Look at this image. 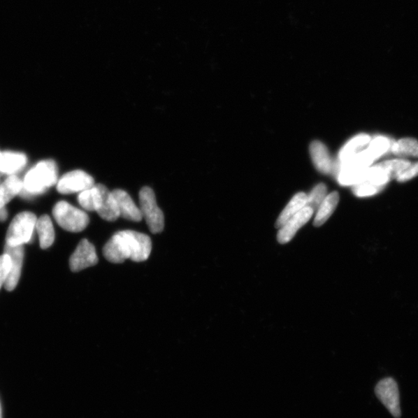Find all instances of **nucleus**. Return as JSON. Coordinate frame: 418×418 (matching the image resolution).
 Masks as SVG:
<instances>
[{
  "mask_svg": "<svg viewBox=\"0 0 418 418\" xmlns=\"http://www.w3.org/2000/svg\"><path fill=\"white\" fill-rule=\"evenodd\" d=\"M152 250L150 238L141 233L124 230L115 233L106 243L103 255L108 261L122 264L127 259L143 262L149 258Z\"/></svg>",
  "mask_w": 418,
  "mask_h": 418,
  "instance_id": "f257e3e1",
  "label": "nucleus"
},
{
  "mask_svg": "<svg viewBox=\"0 0 418 418\" xmlns=\"http://www.w3.org/2000/svg\"><path fill=\"white\" fill-rule=\"evenodd\" d=\"M78 200L85 210L96 212L104 220L114 222L120 217L113 192L102 184L79 193Z\"/></svg>",
  "mask_w": 418,
  "mask_h": 418,
  "instance_id": "f03ea898",
  "label": "nucleus"
},
{
  "mask_svg": "<svg viewBox=\"0 0 418 418\" xmlns=\"http://www.w3.org/2000/svg\"><path fill=\"white\" fill-rule=\"evenodd\" d=\"M57 183V168L53 161L38 163L27 172L23 189L30 194H38L45 192L49 187Z\"/></svg>",
  "mask_w": 418,
  "mask_h": 418,
  "instance_id": "7ed1b4c3",
  "label": "nucleus"
},
{
  "mask_svg": "<svg viewBox=\"0 0 418 418\" xmlns=\"http://www.w3.org/2000/svg\"><path fill=\"white\" fill-rule=\"evenodd\" d=\"M37 222V216L30 212H24L16 215L7 231L6 245L9 247H18L31 243Z\"/></svg>",
  "mask_w": 418,
  "mask_h": 418,
  "instance_id": "20e7f679",
  "label": "nucleus"
},
{
  "mask_svg": "<svg viewBox=\"0 0 418 418\" xmlns=\"http://www.w3.org/2000/svg\"><path fill=\"white\" fill-rule=\"evenodd\" d=\"M53 215L57 224L71 233L83 231L89 223L87 214L64 201L55 206Z\"/></svg>",
  "mask_w": 418,
  "mask_h": 418,
  "instance_id": "39448f33",
  "label": "nucleus"
},
{
  "mask_svg": "<svg viewBox=\"0 0 418 418\" xmlns=\"http://www.w3.org/2000/svg\"><path fill=\"white\" fill-rule=\"evenodd\" d=\"M142 217L146 220L150 231L161 233L164 228V215L157 204L154 192L149 187H143L139 194Z\"/></svg>",
  "mask_w": 418,
  "mask_h": 418,
  "instance_id": "423d86ee",
  "label": "nucleus"
},
{
  "mask_svg": "<svg viewBox=\"0 0 418 418\" xmlns=\"http://www.w3.org/2000/svg\"><path fill=\"white\" fill-rule=\"evenodd\" d=\"M375 394L394 418L401 417L399 389L393 378L381 380L375 388Z\"/></svg>",
  "mask_w": 418,
  "mask_h": 418,
  "instance_id": "0eeeda50",
  "label": "nucleus"
},
{
  "mask_svg": "<svg viewBox=\"0 0 418 418\" xmlns=\"http://www.w3.org/2000/svg\"><path fill=\"white\" fill-rule=\"evenodd\" d=\"M94 185L93 178L87 173L76 170L67 173L57 183V189L63 194L82 192L90 189Z\"/></svg>",
  "mask_w": 418,
  "mask_h": 418,
  "instance_id": "6e6552de",
  "label": "nucleus"
},
{
  "mask_svg": "<svg viewBox=\"0 0 418 418\" xmlns=\"http://www.w3.org/2000/svg\"><path fill=\"white\" fill-rule=\"evenodd\" d=\"M98 262L99 258L95 247L88 240L84 239L79 243L71 255L69 265L71 271L78 272L95 266Z\"/></svg>",
  "mask_w": 418,
  "mask_h": 418,
  "instance_id": "1a4fd4ad",
  "label": "nucleus"
},
{
  "mask_svg": "<svg viewBox=\"0 0 418 418\" xmlns=\"http://www.w3.org/2000/svg\"><path fill=\"white\" fill-rule=\"evenodd\" d=\"M314 210L311 207L305 206L300 212L295 214L293 217L285 222V224L280 227L278 233V241L280 244L289 243L298 230L304 226L312 218Z\"/></svg>",
  "mask_w": 418,
  "mask_h": 418,
  "instance_id": "9d476101",
  "label": "nucleus"
},
{
  "mask_svg": "<svg viewBox=\"0 0 418 418\" xmlns=\"http://www.w3.org/2000/svg\"><path fill=\"white\" fill-rule=\"evenodd\" d=\"M5 254H8L12 261L11 270L8 278H7L4 287L8 291L15 289L22 271L24 247V246L9 247L6 245Z\"/></svg>",
  "mask_w": 418,
  "mask_h": 418,
  "instance_id": "9b49d317",
  "label": "nucleus"
},
{
  "mask_svg": "<svg viewBox=\"0 0 418 418\" xmlns=\"http://www.w3.org/2000/svg\"><path fill=\"white\" fill-rule=\"evenodd\" d=\"M116 199L120 217L129 221L140 222L143 219L140 208L136 206L128 193L116 189L112 192Z\"/></svg>",
  "mask_w": 418,
  "mask_h": 418,
  "instance_id": "f8f14e48",
  "label": "nucleus"
},
{
  "mask_svg": "<svg viewBox=\"0 0 418 418\" xmlns=\"http://www.w3.org/2000/svg\"><path fill=\"white\" fill-rule=\"evenodd\" d=\"M27 161L24 154L17 152H0V177L3 175H13L22 169Z\"/></svg>",
  "mask_w": 418,
  "mask_h": 418,
  "instance_id": "ddd939ff",
  "label": "nucleus"
},
{
  "mask_svg": "<svg viewBox=\"0 0 418 418\" xmlns=\"http://www.w3.org/2000/svg\"><path fill=\"white\" fill-rule=\"evenodd\" d=\"M310 153L315 168L323 174H329L333 164L327 147L320 141H313L310 146Z\"/></svg>",
  "mask_w": 418,
  "mask_h": 418,
  "instance_id": "4468645a",
  "label": "nucleus"
},
{
  "mask_svg": "<svg viewBox=\"0 0 418 418\" xmlns=\"http://www.w3.org/2000/svg\"><path fill=\"white\" fill-rule=\"evenodd\" d=\"M308 197L305 193L300 192L293 197L290 203L284 209L283 212L280 213L276 222L275 226L278 229L282 227L287 220H289L295 214H297L307 206Z\"/></svg>",
  "mask_w": 418,
  "mask_h": 418,
  "instance_id": "2eb2a0df",
  "label": "nucleus"
},
{
  "mask_svg": "<svg viewBox=\"0 0 418 418\" xmlns=\"http://www.w3.org/2000/svg\"><path fill=\"white\" fill-rule=\"evenodd\" d=\"M23 182L16 175H10L0 184V208L5 207L7 203L22 192Z\"/></svg>",
  "mask_w": 418,
  "mask_h": 418,
  "instance_id": "dca6fc26",
  "label": "nucleus"
},
{
  "mask_svg": "<svg viewBox=\"0 0 418 418\" xmlns=\"http://www.w3.org/2000/svg\"><path fill=\"white\" fill-rule=\"evenodd\" d=\"M36 229L39 236L41 248L45 250L52 246L55 242V233L52 221L48 215H42L38 219Z\"/></svg>",
  "mask_w": 418,
  "mask_h": 418,
  "instance_id": "f3484780",
  "label": "nucleus"
},
{
  "mask_svg": "<svg viewBox=\"0 0 418 418\" xmlns=\"http://www.w3.org/2000/svg\"><path fill=\"white\" fill-rule=\"evenodd\" d=\"M338 201H340V196L338 192H334L331 193L322 201V203L318 208L315 219L314 220V226L319 227L324 224L336 210L338 206Z\"/></svg>",
  "mask_w": 418,
  "mask_h": 418,
  "instance_id": "a211bd4d",
  "label": "nucleus"
},
{
  "mask_svg": "<svg viewBox=\"0 0 418 418\" xmlns=\"http://www.w3.org/2000/svg\"><path fill=\"white\" fill-rule=\"evenodd\" d=\"M370 141L371 139L368 135L360 134L356 136L355 138L351 140L341 150L340 162L343 163L351 159L352 157L360 152L359 150L370 143Z\"/></svg>",
  "mask_w": 418,
  "mask_h": 418,
  "instance_id": "6ab92c4d",
  "label": "nucleus"
},
{
  "mask_svg": "<svg viewBox=\"0 0 418 418\" xmlns=\"http://www.w3.org/2000/svg\"><path fill=\"white\" fill-rule=\"evenodd\" d=\"M391 152L400 157H418V140L403 138L392 143Z\"/></svg>",
  "mask_w": 418,
  "mask_h": 418,
  "instance_id": "aec40b11",
  "label": "nucleus"
},
{
  "mask_svg": "<svg viewBox=\"0 0 418 418\" xmlns=\"http://www.w3.org/2000/svg\"><path fill=\"white\" fill-rule=\"evenodd\" d=\"M369 168L344 169L338 174V182L343 185H356L365 182Z\"/></svg>",
  "mask_w": 418,
  "mask_h": 418,
  "instance_id": "412c9836",
  "label": "nucleus"
},
{
  "mask_svg": "<svg viewBox=\"0 0 418 418\" xmlns=\"http://www.w3.org/2000/svg\"><path fill=\"white\" fill-rule=\"evenodd\" d=\"M392 143L390 140L384 136H378L370 142V145L367 147V151L372 156L373 159L376 161L381 156H383L391 150Z\"/></svg>",
  "mask_w": 418,
  "mask_h": 418,
  "instance_id": "4be33fe9",
  "label": "nucleus"
},
{
  "mask_svg": "<svg viewBox=\"0 0 418 418\" xmlns=\"http://www.w3.org/2000/svg\"><path fill=\"white\" fill-rule=\"evenodd\" d=\"M327 187L326 185L319 184L317 185L308 197L307 206L311 207L313 210H318V208L326 199Z\"/></svg>",
  "mask_w": 418,
  "mask_h": 418,
  "instance_id": "5701e85b",
  "label": "nucleus"
},
{
  "mask_svg": "<svg viewBox=\"0 0 418 418\" xmlns=\"http://www.w3.org/2000/svg\"><path fill=\"white\" fill-rule=\"evenodd\" d=\"M380 164L387 171L388 174L390 175L391 178L396 179L401 173L408 168L412 163L406 160L395 159Z\"/></svg>",
  "mask_w": 418,
  "mask_h": 418,
  "instance_id": "b1692460",
  "label": "nucleus"
},
{
  "mask_svg": "<svg viewBox=\"0 0 418 418\" xmlns=\"http://www.w3.org/2000/svg\"><path fill=\"white\" fill-rule=\"evenodd\" d=\"M12 261L8 254L0 256V289L5 284L11 270Z\"/></svg>",
  "mask_w": 418,
  "mask_h": 418,
  "instance_id": "393cba45",
  "label": "nucleus"
},
{
  "mask_svg": "<svg viewBox=\"0 0 418 418\" xmlns=\"http://www.w3.org/2000/svg\"><path fill=\"white\" fill-rule=\"evenodd\" d=\"M354 186L353 192H354L356 196L359 197L373 196V194H377L381 189V187L374 186L366 182L359 183Z\"/></svg>",
  "mask_w": 418,
  "mask_h": 418,
  "instance_id": "a878e982",
  "label": "nucleus"
},
{
  "mask_svg": "<svg viewBox=\"0 0 418 418\" xmlns=\"http://www.w3.org/2000/svg\"><path fill=\"white\" fill-rule=\"evenodd\" d=\"M418 175V162L410 164L408 168L403 170L396 178L400 182H405Z\"/></svg>",
  "mask_w": 418,
  "mask_h": 418,
  "instance_id": "bb28decb",
  "label": "nucleus"
},
{
  "mask_svg": "<svg viewBox=\"0 0 418 418\" xmlns=\"http://www.w3.org/2000/svg\"><path fill=\"white\" fill-rule=\"evenodd\" d=\"M7 216H8V213H7L6 207L0 208V222H4L7 219Z\"/></svg>",
  "mask_w": 418,
  "mask_h": 418,
  "instance_id": "cd10ccee",
  "label": "nucleus"
},
{
  "mask_svg": "<svg viewBox=\"0 0 418 418\" xmlns=\"http://www.w3.org/2000/svg\"><path fill=\"white\" fill-rule=\"evenodd\" d=\"M0 418H2V407H1V403H0Z\"/></svg>",
  "mask_w": 418,
  "mask_h": 418,
  "instance_id": "c85d7f7f",
  "label": "nucleus"
},
{
  "mask_svg": "<svg viewBox=\"0 0 418 418\" xmlns=\"http://www.w3.org/2000/svg\"><path fill=\"white\" fill-rule=\"evenodd\" d=\"M0 184H1V183H0Z\"/></svg>",
  "mask_w": 418,
  "mask_h": 418,
  "instance_id": "c756f323",
  "label": "nucleus"
}]
</instances>
